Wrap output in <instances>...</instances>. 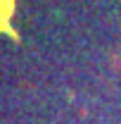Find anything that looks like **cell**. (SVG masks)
<instances>
[{
    "instance_id": "6da1fadb",
    "label": "cell",
    "mask_w": 121,
    "mask_h": 124,
    "mask_svg": "<svg viewBox=\"0 0 121 124\" xmlns=\"http://www.w3.org/2000/svg\"><path fill=\"white\" fill-rule=\"evenodd\" d=\"M12 15H14V0H0V31L2 33H10L12 38H17L14 29L10 26Z\"/></svg>"
}]
</instances>
